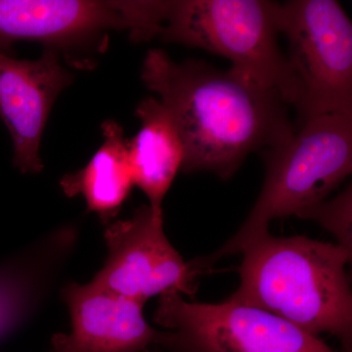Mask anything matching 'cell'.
Here are the masks:
<instances>
[{
	"label": "cell",
	"mask_w": 352,
	"mask_h": 352,
	"mask_svg": "<svg viewBox=\"0 0 352 352\" xmlns=\"http://www.w3.org/2000/svg\"><path fill=\"white\" fill-rule=\"evenodd\" d=\"M141 78L175 118L184 144L183 173L228 179L251 153L278 147L295 133L281 95L232 68L191 59L176 63L152 50Z\"/></svg>",
	"instance_id": "1"
},
{
	"label": "cell",
	"mask_w": 352,
	"mask_h": 352,
	"mask_svg": "<svg viewBox=\"0 0 352 352\" xmlns=\"http://www.w3.org/2000/svg\"><path fill=\"white\" fill-rule=\"evenodd\" d=\"M228 300L259 308L309 335L335 336L351 352L352 295L346 265L352 251L305 236L270 234L249 245Z\"/></svg>",
	"instance_id": "2"
},
{
	"label": "cell",
	"mask_w": 352,
	"mask_h": 352,
	"mask_svg": "<svg viewBox=\"0 0 352 352\" xmlns=\"http://www.w3.org/2000/svg\"><path fill=\"white\" fill-rule=\"evenodd\" d=\"M263 153L265 178L258 200L239 231L212 256L194 261L199 270L242 254L270 234L271 221L298 214L325 200L352 170V115L305 120L288 142Z\"/></svg>",
	"instance_id": "3"
},
{
	"label": "cell",
	"mask_w": 352,
	"mask_h": 352,
	"mask_svg": "<svg viewBox=\"0 0 352 352\" xmlns=\"http://www.w3.org/2000/svg\"><path fill=\"white\" fill-rule=\"evenodd\" d=\"M279 4L267 0L166 1L157 36L226 57L232 62L231 68L275 90L293 106L295 87L277 41Z\"/></svg>",
	"instance_id": "4"
},
{
	"label": "cell",
	"mask_w": 352,
	"mask_h": 352,
	"mask_svg": "<svg viewBox=\"0 0 352 352\" xmlns=\"http://www.w3.org/2000/svg\"><path fill=\"white\" fill-rule=\"evenodd\" d=\"M278 30L288 41V64L300 124L322 115H352V25L335 0L279 4Z\"/></svg>",
	"instance_id": "5"
},
{
	"label": "cell",
	"mask_w": 352,
	"mask_h": 352,
	"mask_svg": "<svg viewBox=\"0 0 352 352\" xmlns=\"http://www.w3.org/2000/svg\"><path fill=\"white\" fill-rule=\"evenodd\" d=\"M154 321L168 329L157 346L164 352H346L276 315L228 298L196 303L166 293L160 296Z\"/></svg>",
	"instance_id": "6"
},
{
	"label": "cell",
	"mask_w": 352,
	"mask_h": 352,
	"mask_svg": "<svg viewBox=\"0 0 352 352\" xmlns=\"http://www.w3.org/2000/svg\"><path fill=\"white\" fill-rule=\"evenodd\" d=\"M148 21L147 1L0 0V51L16 41L45 44L74 64L76 52L107 44L108 31L126 30L136 41Z\"/></svg>",
	"instance_id": "7"
},
{
	"label": "cell",
	"mask_w": 352,
	"mask_h": 352,
	"mask_svg": "<svg viewBox=\"0 0 352 352\" xmlns=\"http://www.w3.org/2000/svg\"><path fill=\"white\" fill-rule=\"evenodd\" d=\"M104 236L108 258L92 283L143 303L171 292L195 294L198 271L166 238L163 212L142 206L131 219L110 224Z\"/></svg>",
	"instance_id": "8"
},
{
	"label": "cell",
	"mask_w": 352,
	"mask_h": 352,
	"mask_svg": "<svg viewBox=\"0 0 352 352\" xmlns=\"http://www.w3.org/2000/svg\"><path fill=\"white\" fill-rule=\"evenodd\" d=\"M59 52L44 50L38 60H19L0 51V117L12 138L13 162L23 173L43 170L39 146L58 95L73 82Z\"/></svg>",
	"instance_id": "9"
},
{
	"label": "cell",
	"mask_w": 352,
	"mask_h": 352,
	"mask_svg": "<svg viewBox=\"0 0 352 352\" xmlns=\"http://www.w3.org/2000/svg\"><path fill=\"white\" fill-rule=\"evenodd\" d=\"M63 296L72 329L53 338L56 352H146L161 340L145 319L143 302L92 282L69 285Z\"/></svg>",
	"instance_id": "10"
},
{
	"label": "cell",
	"mask_w": 352,
	"mask_h": 352,
	"mask_svg": "<svg viewBox=\"0 0 352 352\" xmlns=\"http://www.w3.org/2000/svg\"><path fill=\"white\" fill-rule=\"evenodd\" d=\"M136 116L141 127L129 140L133 183L147 196L153 210L163 212L164 196L184 163L182 134L170 111L152 97L140 102Z\"/></svg>",
	"instance_id": "11"
},
{
	"label": "cell",
	"mask_w": 352,
	"mask_h": 352,
	"mask_svg": "<svg viewBox=\"0 0 352 352\" xmlns=\"http://www.w3.org/2000/svg\"><path fill=\"white\" fill-rule=\"evenodd\" d=\"M102 133L103 144L87 166L65 175L60 185L67 196L82 195L87 210L108 222L119 212L134 183L124 129L115 120H106Z\"/></svg>",
	"instance_id": "12"
},
{
	"label": "cell",
	"mask_w": 352,
	"mask_h": 352,
	"mask_svg": "<svg viewBox=\"0 0 352 352\" xmlns=\"http://www.w3.org/2000/svg\"><path fill=\"white\" fill-rule=\"evenodd\" d=\"M351 185L333 200H325L305 208L296 217L314 219L337 238L338 245L352 251Z\"/></svg>",
	"instance_id": "13"
},
{
	"label": "cell",
	"mask_w": 352,
	"mask_h": 352,
	"mask_svg": "<svg viewBox=\"0 0 352 352\" xmlns=\"http://www.w3.org/2000/svg\"><path fill=\"white\" fill-rule=\"evenodd\" d=\"M8 279L0 277V332L20 314L25 294H29L28 283L20 285L21 280Z\"/></svg>",
	"instance_id": "14"
}]
</instances>
